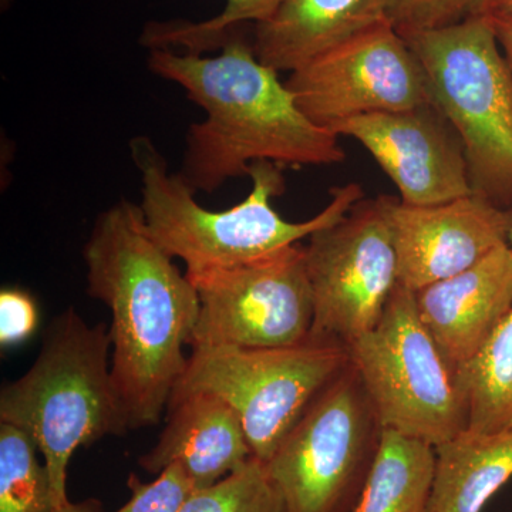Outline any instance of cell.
Returning <instances> with one entry per match:
<instances>
[{"instance_id":"obj_13","label":"cell","mask_w":512,"mask_h":512,"mask_svg":"<svg viewBox=\"0 0 512 512\" xmlns=\"http://www.w3.org/2000/svg\"><path fill=\"white\" fill-rule=\"evenodd\" d=\"M389 221L399 259V284L412 292L451 278L508 244L512 208L473 192L433 205L390 197Z\"/></svg>"},{"instance_id":"obj_3","label":"cell","mask_w":512,"mask_h":512,"mask_svg":"<svg viewBox=\"0 0 512 512\" xmlns=\"http://www.w3.org/2000/svg\"><path fill=\"white\" fill-rule=\"evenodd\" d=\"M130 151L140 174V210L148 232L168 255L184 262L187 275L245 264L296 245L342 220L365 198L360 184L335 187L325 210L311 220L286 221L272 207V200L285 191L282 167L256 161L248 174L252 180L248 197L228 210L210 211L198 204L180 174L170 173L150 138L134 137Z\"/></svg>"},{"instance_id":"obj_27","label":"cell","mask_w":512,"mask_h":512,"mask_svg":"<svg viewBox=\"0 0 512 512\" xmlns=\"http://www.w3.org/2000/svg\"><path fill=\"white\" fill-rule=\"evenodd\" d=\"M103 511V505L97 498H87V500L79 501V503H73L70 501L69 504L63 505V507L52 508L47 512H101Z\"/></svg>"},{"instance_id":"obj_8","label":"cell","mask_w":512,"mask_h":512,"mask_svg":"<svg viewBox=\"0 0 512 512\" xmlns=\"http://www.w3.org/2000/svg\"><path fill=\"white\" fill-rule=\"evenodd\" d=\"M382 431L349 363L264 464L286 512H352L375 463Z\"/></svg>"},{"instance_id":"obj_12","label":"cell","mask_w":512,"mask_h":512,"mask_svg":"<svg viewBox=\"0 0 512 512\" xmlns=\"http://www.w3.org/2000/svg\"><path fill=\"white\" fill-rule=\"evenodd\" d=\"M369 151L410 205H433L473 194L463 144L434 104L366 114L332 127Z\"/></svg>"},{"instance_id":"obj_14","label":"cell","mask_w":512,"mask_h":512,"mask_svg":"<svg viewBox=\"0 0 512 512\" xmlns=\"http://www.w3.org/2000/svg\"><path fill=\"white\" fill-rule=\"evenodd\" d=\"M417 312L448 362L470 363L512 309L508 244L460 274L414 292Z\"/></svg>"},{"instance_id":"obj_22","label":"cell","mask_w":512,"mask_h":512,"mask_svg":"<svg viewBox=\"0 0 512 512\" xmlns=\"http://www.w3.org/2000/svg\"><path fill=\"white\" fill-rule=\"evenodd\" d=\"M285 507L266 476L264 463L252 457L220 483L197 491L178 512H272Z\"/></svg>"},{"instance_id":"obj_10","label":"cell","mask_w":512,"mask_h":512,"mask_svg":"<svg viewBox=\"0 0 512 512\" xmlns=\"http://www.w3.org/2000/svg\"><path fill=\"white\" fill-rule=\"evenodd\" d=\"M187 276L200 301L190 348H285L311 336L312 289L299 245Z\"/></svg>"},{"instance_id":"obj_28","label":"cell","mask_w":512,"mask_h":512,"mask_svg":"<svg viewBox=\"0 0 512 512\" xmlns=\"http://www.w3.org/2000/svg\"><path fill=\"white\" fill-rule=\"evenodd\" d=\"M507 13H512V0H495L490 16L507 15Z\"/></svg>"},{"instance_id":"obj_21","label":"cell","mask_w":512,"mask_h":512,"mask_svg":"<svg viewBox=\"0 0 512 512\" xmlns=\"http://www.w3.org/2000/svg\"><path fill=\"white\" fill-rule=\"evenodd\" d=\"M39 447L19 427L0 423V512H47L55 508L52 484Z\"/></svg>"},{"instance_id":"obj_31","label":"cell","mask_w":512,"mask_h":512,"mask_svg":"<svg viewBox=\"0 0 512 512\" xmlns=\"http://www.w3.org/2000/svg\"><path fill=\"white\" fill-rule=\"evenodd\" d=\"M272 512H286L285 507L278 508V510L272 511Z\"/></svg>"},{"instance_id":"obj_18","label":"cell","mask_w":512,"mask_h":512,"mask_svg":"<svg viewBox=\"0 0 512 512\" xmlns=\"http://www.w3.org/2000/svg\"><path fill=\"white\" fill-rule=\"evenodd\" d=\"M434 461L430 444L383 429L375 463L352 512H427Z\"/></svg>"},{"instance_id":"obj_9","label":"cell","mask_w":512,"mask_h":512,"mask_svg":"<svg viewBox=\"0 0 512 512\" xmlns=\"http://www.w3.org/2000/svg\"><path fill=\"white\" fill-rule=\"evenodd\" d=\"M392 195L360 200L309 237L306 271L313 298V336L348 346L375 328L399 285L389 221Z\"/></svg>"},{"instance_id":"obj_15","label":"cell","mask_w":512,"mask_h":512,"mask_svg":"<svg viewBox=\"0 0 512 512\" xmlns=\"http://www.w3.org/2000/svg\"><path fill=\"white\" fill-rule=\"evenodd\" d=\"M167 412L156 446L138 460L147 473L157 476L178 464L200 491L220 483L254 457L238 414L215 394L171 397Z\"/></svg>"},{"instance_id":"obj_25","label":"cell","mask_w":512,"mask_h":512,"mask_svg":"<svg viewBox=\"0 0 512 512\" xmlns=\"http://www.w3.org/2000/svg\"><path fill=\"white\" fill-rule=\"evenodd\" d=\"M39 320V306L29 292L20 288L0 291V348H15L32 338Z\"/></svg>"},{"instance_id":"obj_7","label":"cell","mask_w":512,"mask_h":512,"mask_svg":"<svg viewBox=\"0 0 512 512\" xmlns=\"http://www.w3.org/2000/svg\"><path fill=\"white\" fill-rule=\"evenodd\" d=\"M349 363L348 346L313 335L285 348H191L171 397H220L241 419L252 456L265 464Z\"/></svg>"},{"instance_id":"obj_20","label":"cell","mask_w":512,"mask_h":512,"mask_svg":"<svg viewBox=\"0 0 512 512\" xmlns=\"http://www.w3.org/2000/svg\"><path fill=\"white\" fill-rule=\"evenodd\" d=\"M282 0H227L220 15L204 22L171 20L148 23L141 43L148 49L184 50L201 55L221 49L225 42L239 33L245 23H261L271 18Z\"/></svg>"},{"instance_id":"obj_2","label":"cell","mask_w":512,"mask_h":512,"mask_svg":"<svg viewBox=\"0 0 512 512\" xmlns=\"http://www.w3.org/2000/svg\"><path fill=\"white\" fill-rule=\"evenodd\" d=\"M148 69L183 87L205 111L204 121L188 128L178 173L195 194L248 175L256 161L312 167L346 160L338 134L302 113L279 72L259 62L241 33L214 57L151 49Z\"/></svg>"},{"instance_id":"obj_5","label":"cell","mask_w":512,"mask_h":512,"mask_svg":"<svg viewBox=\"0 0 512 512\" xmlns=\"http://www.w3.org/2000/svg\"><path fill=\"white\" fill-rule=\"evenodd\" d=\"M402 36L426 73L434 106L463 144L473 191L512 208V72L493 19Z\"/></svg>"},{"instance_id":"obj_19","label":"cell","mask_w":512,"mask_h":512,"mask_svg":"<svg viewBox=\"0 0 512 512\" xmlns=\"http://www.w3.org/2000/svg\"><path fill=\"white\" fill-rule=\"evenodd\" d=\"M457 373L470 410L467 429L512 430V309L477 356Z\"/></svg>"},{"instance_id":"obj_29","label":"cell","mask_w":512,"mask_h":512,"mask_svg":"<svg viewBox=\"0 0 512 512\" xmlns=\"http://www.w3.org/2000/svg\"><path fill=\"white\" fill-rule=\"evenodd\" d=\"M2 2V8L6 9L9 6L10 0H0Z\"/></svg>"},{"instance_id":"obj_30","label":"cell","mask_w":512,"mask_h":512,"mask_svg":"<svg viewBox=\"0 0 512 512\" xmlns=\"http://www.w3.org/2000/svg\"><path fill=\"white\" fill-rule=\"evenodd\" d=\"M508 247H510L511 251H512V229L510 232V237H508Z\"/></svg>"},{"instance_id":"obj_23","label":"cell","mask_w":512,"mask_h":512,"mask_svg":"<svg viewBox=\"0 0 512 512\" xmlns=\"http://www.w3.org/2000/svg\"><path fill=\"white\" fill-rule=\"evenodd\" d=\"M494 3L495 0H389L387 16L390 25L404 35L488 16Z\"/></svg>"},{"instance_id":"obj_6","label":"cell","mask_w":512,"mask_h":512,"mask_svg":"<svg viewBox=\"0 0 512 512\" xmlns=\"http://www.w3.org/2000/svg\"><path fill=\"white\" fill-rule=\"evenodd\" d=\"M348 350L384 430L436 447L467 429L457 369L421 320L410 289L397 285L375 328Z\"/></svg>"},{"instance_id":"obj_4","label":"cell","mask_w":512,"mask_h":512,"mask_svg":"<svg viewBox=\"0 0 512 512\" xmlns=\"http://www.w3.org/2000/svg\"><path fill=\"white\" fill-rule=\"evenodd\" d=\"M110 350L106 323L89 325L66 309L47 326L32 367L0 392V423L36 441L55 508L70 503L67 468L74 453L130 431L111 377Z\"/></svg>"},{"instance_id":"obj_26","label":"cell","mask_w":512,"mask_h":512,"mask_svg":"<svg viewBox=\"0 0 512 512\" xmlns=\"http://www.w3.org/2000/svg\"><path fill=\"white\" fill-rule=\"evenodd\" d=\"M490 18L493 19L495 35L512 72V13L493 15Z\"/></svg>"},{"instance_id":"obj_24","label":"cell","mask_w":512,"mask_h":512,"mask_svg":"<svg viewBox=\"0 0 512 512\" xmlns=\"http://www.w3.org/2000/svg\"><path fill=\"white\" fill-rule=\"evenodd\" d=\"M127 487L130 500L116 512H178L198 491L178 464L165 467L150 483H143L136 473H130Z\"/></svg>"},{"instance_id":"obj_11","label":"cell","mask_w":512,"mask_h":512,"mask_svg":"<svg viewBox=\"0 0 512 512\" xmlns=\"http://www.w3.org/2000/svg\"><path fill=\"white\" fill-rule=\"evenodd\" d=\"M296 104L320 127L433 104L426 73L390 23L353 37L291 73Z\"/></svg>"},{"instance_id":"obj_16","label":"cell","mask_w":512,"mask_h":512,"mask_svg":"<svg viewBox=\"0 0 512 512\" xmlns=\"http://www.w3.org/2000/svg\"><path fill=\"white\" fill-rule=\"evenodd\" d=\"M389 0H282L256 23L255 56L276 72L293 73L353 37L389 22Z\"/></svg>"},{"instance_id":"obj_1","label":"cell","mask_w":512,"mask_h":512,"mask_svg":"<svg viewBox=\"0 0 512 512\" xmlns=\"http://www.w3.org/2000/svg\"><path fill=\"white\" fill-rule=\"evenodd\" d=\"M83 259L87 293L111 312V377L128 429L156 426L187 370L197 289L126 200L96 218Z\"/></svg>"},{"instance_id":"obj_17","label":"cell","mask_w":512,"mask_h":512,"mask_svg":"<svg viewBox=\"0 0 512 512\" xmlns=\"http://www.w3.org/2000/svg\"><path fill=\"white\" fill-rule=\"evenodd\" d=\"M427 512H483L512 478V430L466 429L434 447Z\"/></svg>"}]
</instances>
